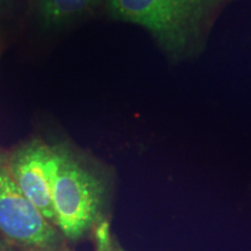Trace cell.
I'll use <instances>...</instances> for the list:
<instances>
[{"label":"cell","mask_w":251,"mask_h":251,"mask_svg":"<svg viewBox=\"0 0 251 251\" xmlns=\"http://www.w3.org/2000/svg\"><path fill=\"white\" fill-rule=\"evenodd\" d=\"M240 0H108L115 20L143 28L172 65L205 54L218 20Z\"/></svg>","instance_id":"6da1fadb"},{"label":"cell","mask_w":251,"mask_h":251,"mask_svg":"<svg viewBox=\"0 0 251 251\" xmlns=\"http://www.w3.org/2000/svg\"><path fill=\"white\" fill-rule=\"evenodd\" d=\"M52 149L55 226L63 237L78 241L108 221L113 177L108 169L68 143H55Z\"/></svg>","instance_id":"7a4b0ae2"},{"label":"cell","mask_w":251,"mask_h":251,"mask_svg":"<svg viewBox=\"0 0 251 251\" xmlns=\"http://www.w3.org/2000/svg\"><path fill=\"white\" fill-rule=\"evenodd\" d=\"M0 236L23 250L64 247V237L23 193L0 149Z\"/></svg>","instance_id":"3957f363"},{"label":"cell","mask_w":251,"mask_h":251,"mask_svg":"<svg viewBox=\"0 0 251 251\" xmlns=\"http://www.w3.org/2000/svg\"><path fill=\"white\" fill-rule=\"evenodd\" d=\"M7 162L12 177L23 193L55 226L52 206L55 153L52 144L50 146L37 137L25 141L7 152Z\"/></svg>","instance_id":"277c9868"},{"label":"cell","mask_w":251,"mask_h":251,"mask_svg":"<svg viewBox=\"0 0 251 251\" xmlns=\"http://www.w3.org/2000/svg\"><path fill=\"white\" fill-rule=\"evenodd\" d=\"M108 0H40L39 13L47 27H58L89 13Z\"/></svg>","instance_id":"5b68a950"},{"label":"cell","mask_w":251,"mask_h":251,"mask_svg":"<svg viewBox=\"0 0 251 251\" xmlns=\"http://www.w3.org/2000/svg\"><path fill=\"white\" fill-rule=\"evenodd\" d=\"M93 238L96 251H126L112 234L108 221L102 222L93 231Z\"/></svg>","instance_id":"8992f818"},{"label":"cell","mask_w":251,"mask_h":251,"mask_svg":"<svg viewBox=\"0 0 251 251\" xmlns=\"http://www.w3.org/2000/svg\"><path fill=\"white\" fill-rule=\"evenodd\" d=\"M23 251H67L64 247L61 248H45V249H34V250H23Z\"/></svg>","instance_id":"52a82bcc"},{"label":"cell","mask_w":251,"mask_h":251,"mask_svg":"<svg viewBox=\"0 0 251 251\" xmlns=\"http://www.w3.org/2000/svg\"><path fill=\"white\" fill-rule=\"evenodd\" d=\"M12 246L11 244H8L6 241L2 238L1 236H0V251H4L6 249H8V248H11Z\"/></svg>","instance_id":"ba28073f"},{"label":"cell","mask_w":251,"mask_h":251,"mask_svg":"<svg viewBox=\"0 0 251 251\" xmlns=\"http://www.w3.org/2000/svg\"><path fill=\"white\" fill-rule=\"evenodd\" d=\"M2 47H4V39H2V34L0 33V55H1Z\"/></svg>","instance_id":"9c48e42d"},{"label":"cell","mask_w":251,"mask_h":251,"mask_svg":"<svg viewBox=\"0 0 251 251\" xmlns=\"http://www.w3.org/2000/svg\"><path fill=\"white\" fill-rule=\"evenodd\" d=\"M5 1H7V0H0V5H1V4H4Z\"/></svg>","instance_id":"30bf717a"},{"label":"cell","mask_w":251,"mask_h":251,"mask_svg":"<svg viewBox=\"0 0 251 251\" xmlns=\"http://www.w3.org/2000/svg\"><path fill=\"white\" fill-rule=\"evenodd\" d=\"M12 248H13V247H11V248H8V249H6V250H4V251H12Z\"/></svg>","instance_id":"8fae6325"}]
</instances>
